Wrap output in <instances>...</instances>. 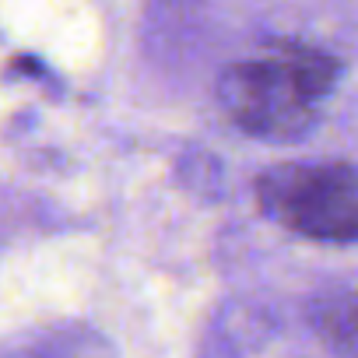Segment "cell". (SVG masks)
<instances>
[{"label": "cell", "instance_id": "1", "mask_svg": "<svg viewBox=\"0 0 358 358\" xmlns=\"http://www.w3.org/2000/svg\"><path fill=\"white\" fill-rule=\"evenodd\" d=\"M337 85V60L302 43H274L232 64L218 95L232 123L264 141H295L313 130L323 99Z\"/></svg>", "mask_w": 358, "mask_h": 358}, {"label": "cell", "instance_id": "2", "mask_svg": "<svg viewBox=\"0 0 358 358\" xmlns=\"http://www.w3.org/2000/svg\"><path fill=\"white\" fill-rule=\"evenodd\" d=\"M260 208L316 243L358 239V169L344 162H285L260 176Z\"/></svg>", "mask_w": 358, "mask_h": 358}, {"label": "cell", "instance_id": "3", "mask_svg": "<svg viewBox=\"0 0 358 358\" xmlns=\"http://www.w3.org/2000/svg\"><path fill=\"white\" fill-rule=\"evenodd\" d=\"M309 320L341 358H358V292H334L316 299Z\"/></svg>", "mask_w": 358, "mask_h": 358}]
</instances>
